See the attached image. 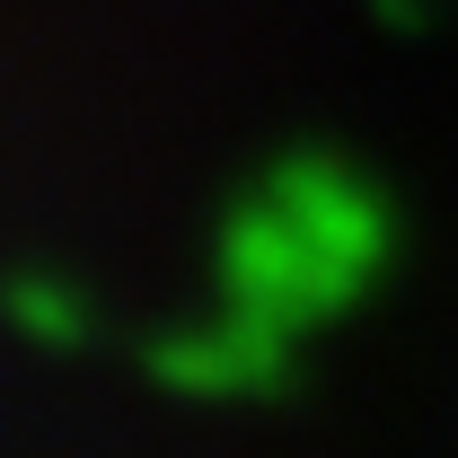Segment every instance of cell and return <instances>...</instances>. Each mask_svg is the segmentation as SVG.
I'll use <instances>...</instances> for the list:
<instances>
[{"mask_svg":"<svg viewBox=\"0 0 458 458\" xmlns=\"http://www.w3.org/2000/svg\"><path fill=\"white\" fill-rule=\"evenodd\" d=\"M0 318H9L18 335H36V344H80L89 335L80 291L54 283V274H9V283H0Z\"/></svg>","mask_w":458,"mask_h":458,"instance_id":"obj_1","label":"cell"}]
</instances>
